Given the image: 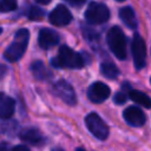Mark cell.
I'll list each match as a JSON object with an SVG mask.
<instances>
[{
    "label": "cell",
    "instance_id": "cell-16",
    "mask_svg": "<svg viewBox=\"0 0 151 151\" xmlns=\"http://www.w3.org/2000/svg\"><path fill=\"white\" fill-rule=\"evenodd\" d=\"M129 97H130L131 100H133L138 105H142V106H144L146 109L151 107V98L147 94H145V93H143L140 91L130 88L129 90Z\"/></svg>",
    "mask_w": 151,
    "mask_h": 151
},
{
    "label": "cell",
    "instance_id": "cell-23",
    "mask_svg": "<svg viewBox=\"0 0 151 151\" xmlns=\"http://www.w3.org/2000/svg\"><path fill=\"white\" fill-rule=\"evenodd\" d=\"M0 151H13V147L8 143L2 142V143H0Z\"/></svg>",
    "mask_w": 151,
    "mask_h": 151
},
{
    "label": "cell",
    "instance_id": "cell-3",
    "mask_svg": "<svg viewBox=\"0 0 151 151\" xmlns=\"http://www.w3.org/2000/svg\"><path fill=\"white\" fill-rule=\"evenodd\" d=\"M106 41L111 52L118 59L123 60L126 58V38L120 27L118 26L111 27L107 32Z\"/></svg>",
    "mask_w": 151,
    "mask_h": 151
},
{
    "label": "cell",
    "instance_id": "cell-29",
    "mask_svg": "<svg viewBox=\"0 0 151 151\" xmlns=\"http://www.w3.org/2000/svg\"><path fill=\"white\" fill-rule=\"evenodd\" d=\"M1 32H2V29H1V28H0V33H1Z\"/></svg>",
    "mask_w": 151,
    "mask_h": 151
},
{
    "label": "cell",
    "instance_id": "cell-8",
    "mask_svg": "<svg viewBox=\"0 0 151 151\" xmlns=\"http://www.w3.org/2000/svg\"><path fill=\"white\" fill-rule=\"evenodd\" d=\"M110 93H111L110 87L106 84L101 83V81L93 83L88 87V90H87V97H88V99L92 103H97V104L103 103L104 100H106L110 97Z\"/></svg>",
    "mask_w": 151,
    "mask_h": 151
},
{
    "label": "cell",
    "instance_id": "cell-17",
    "mask_svg": "<svg viewBox=\"0 0 151 151\" xmlns=\"http://www.w3.org/2000/svg\"><path fill=\"white\" fill-rule=\"evenodd\" d=\"M100 72L104 77L109 79H116L119 76V70L118 67L111 63V61H104L100 64Z\"/></svg>",
    "mask_w": 151,
    "mask_h": 151
},
{
    "label": "cell",
    "instance_id": "cell-19",
    "mask_svg": "<svg viewBox=\"0 0 151 151\" xmlns=\"http://www.w3.org/2000/svg\"><path fill=\"white\" fill-rule=\"evenodd\" d=\"M27 17L31 20H40L45 17V11L38 6H32V7H29V9L27 12Z\"/></svg>",
    "mask_w": 151,
    "mask_h": 151
},
{
    "label": "cell",
    "instance_id": "cell-9",
    "mask_svg": "<svg viewBox=\"0 0 151 151\" xmlns=\"http://www.w3.org/2000/svg\"><path fill=\"white\" fill-rule=\"evenodd\" d=\"M48 20L54 26H66L72 21V14L65 5H58L50 13Z\"/></svg>",
    "mask_w": 151,
    "mask_h": 151
},
{
    "label": "cell",
    "instance_id": "cell-26",
    "mask_svg": "<svg viewBox=\"0 0 151 151\" xmlns=\"http://www.w3.org/2000/svg\"><path fill=\"white\" fill-rule=\"evenodd\" d=\"M35 2H38L40 5H46V4L51 2V0H35Z\"/></svg>",
    "mask_w": 151,
    "mask_h": 151
},
{
    "label": "cell",
    "instance_id": "cell-10",
    "mask_svg": "<svg viewBox=\"0 0 151 151\" xmlns=\"http://www.w3.org/2000/svg\"><path fill=\"white\" fill-rule=\"evenodd\" d=\"M123 116H124L125 122L129 125L136 126V127L143 126L145 124V120H146L145 113L143 112L142 109H139L137 106H129L127 109L124 110Z\"/></svg>",
    "mask_w": 151,
    "mask_h": 151
},
{
    "label": "cell",
    "instance_id": "cell-28",
    "mask_svg": "<svg viewBox=\"0 0 151 151\" xmlns=\"http://www.w3.org/2000/svg\"><path fill=\"white\" fill-rule=\"evenodd\" d=\"M117 1H124V0H117Z\"/></svg>",
    "mask_w": 151,
    "mask_h": 151
},
{
    "label": "cell",
    "instance_id": "cell-5",
    "mask_svg": "<svg viewBox=\"0 0 151 151\" xmlns=\"http://www.w3.org/2000/svg\"><path fill=\"white\" fill-rule=\"evenodd\" d=\"M85 123L86 126L88 129V131L98 139L104 140L107 138L109 136V126L106 125V123L94 112L90 113L86 116L85 118Z\"/></svg>",
    "mask_w": 151,
    "mask_h": 151
},
{
    "label": "cell",
    "instance_id": "cell-7",
    "mask_svg": "<svg viewBox=\"0 0 151 151\" xmlns=\"http://www.w3.org/2000/svg\"><path fill=\"white\" fill-rule=\"evenodd\" d=\"M52 92L68 105H74L77 103L76 92H74L72 85L70 83H67L66 80L61 79V80L54 83L52 86Z\"/></svg>",
    "mask_w": 151,
    "mask_h": 151
},
{
    "label": "cell",
    "instance_id": "cell-18",
    "mask_svg": "<svg viewBox=\"0 0 151 151\" xmlns=\"http://www.w3.org/2000/svg\"><path fill=\"white\" fill-rule=\"evenodd\" d=\"M15 129H17V123L13 120L8 122V119H2V122H0V134L12 133Z\"/></svg>",
    "mask_w": 151,
    "mask_h": 151
},
{
    "label": "cell",
    "instance_id": "cell-21",
    "mask_svg": "<svg viewBox=\"0 0 151 151\" xmlns=\"http://www.w3.org/2000/svg\"><path fill=\"white\" fill-rule=\"evenodd\" d=\"M126 99H127V94L125 92H123V91L117 92L114 94V97H113V100H114L116 104H124L126 101Z\"/></svg>",
    "mask_w": 151,
    "mask_h": 151
},
{
    "label": "cell",
    "instance_id": "cell-6",
    "mask_svg": "<svg viewBox=\"0 0 151 151\" xmlns=\"http://www.w3.org/2000/svg\"><path fill=\"white\" fill-rule=\"evenodd\" d=\"M133 63L137 70H142L146 65V45L139 34H134L131 44Z\"/></svg>",
    "mask_w": 151,
    "mask_h": 151
},
{
    "label": "cell",
    "instance_id": "cell-22",
    "mask_svg": "<svg viewBox=\"0 0 151 151\" xmlns=\"http://www.w3.org/2000/svg\"><path fill=\"white\" fill-rule=\"evenodd\" d=\"M64 1H66L68 5H71L73 7H80L85 4L86 0H64Z\"/></svg>",
    "mask_w": 151,
    "mask_h": 151
},
{
    "label": "cell",
    "instance_id": "cell-2",
    "mask_svg": "<svg viewBox=\"0 0 151 151\" xmlns=\"http://www.w3.org/2000/svg\"><path fill=\"white\" fill-rule=\"evenodd\" d=\"M28 40H29L28 29L21 28L19 31H17L13 42L6 48V51L4 53L5 59L11 61V63L18 61L24 55V53L27 48V45H28Z\"/></svg>",
    "mask_w": 151,
    "mask_h": 151
},
{
    "label": "cell",
    "instance_id": "cell-20",
    "mask_svg": "<svg viewBox=\"0 0 151 151\" xmlns=\"http://www.w3.org/2000/svg\"><path fill=\"white\" fill-rule=\"evenodd\" d=\"M17 6V0H0V12L14 11Z\"/></svg>",
    "mask_w": 151,
    "mask_h": 151
},
{
    "label": "cell",
    "instance_id": "cell-13",
    "mask_svg": "<svg viewBox=\"0 0 151 151\" xmlns=\"http://www.w3.org/2000/svg\"><path fill=\"white\" fill-rule=\"evenodd\" d=\"M15 110V101L9 96L0 92V119H9Z\"/></svg>",
    "mask_w": 151,
    "mask_h": 151
},
{
    "label": "cell",
    "instance_id": "cell-27",
    "mask_svg": "<svg viewBox=\"0 0 151 151\" xmlns=\"http://www.w3.org/2000/svg\"><path fill=\"white\" fill-rule=\"evenodd\" d=\"M76 151H85V150H84V149H80V147H78Z\"/></svg>",
    "mask_w": 151,
    "mask_h": 151
},
{
    "label": "cell",
    "instance_id": "cell-14",
    "mask_svg": "<svg viewBox=\"0 0 151 151\" xmlns=\"http://www.w3.org/2000/svg\"><path fill=\"white\" fill-rule=\"evenodd\" d=\"M119 18H120V20H122L129 28H132V29L137 28V25H138L137 18H136L134 11H133L131 7L126 6V7L120 8V11H119Z\"/></svg>",
    "mask_w": 151,
    "mask_h": 151
},
{
    "label": "cell",
    "instance_id": "cell-4",
    "mask_svg": "<svg viewBox=\"0 0 151 151\" xmlns=\"http://www.w3.org/2000/svg\"><path fill=\"white\" fill-rule=\"evenodd\" d=\"M85 19L91 25H100L110 19V11L101 2H91L85 11Z\"/></svg>",
    "mask_w": 151,
    "mask_h": 151
},
{
    "label": "cell",
    "instance_id": "cell-11",
    "mask_svg": "<svg viewBox=\"0 0 151 151\" xmlns=\"http://www.w3.org/2000/svg\"><path fill=\"white\" fill-rule=\"evenodd\" d=\"M59 35L55 31L51 28H41L39 32L38 44L42 50H50L59 44Z\"/></svg>",
    "mask_w": 151,
    "mask_h": 151
},
{
    "label": "cell",
    "instance_id": "cell-25",
    "mask_svg": "<svg viewBox=\"0 0 151 151\" xmlns=\"http://www.w3.org/2000/svg\"><path fill=\"white\" fill-rule=\"evenodd\" d=\"M13 151H31V150L24 145H17V146H13Z\"/></svg>",
    "mask_w": 151,
    "mask_h": 151
},
{
    "label": "cell",
    "instance_id": "cell-12",
    "mask_svg": "<svg viewBox=\"0 0 151 151\" xmlns=\"http://www.w3.org/2000/svg\"><path fill=\"white\" fill-rule=\"evenodd\" d=\"M19 137L21 140L32 144V145H41L45 143V137L41 134V132L38 129L34 127H26L20 131Z\"/></svg>",
    "mask_w": 151,
    "mask_h": 151
},
{
    "label": "cell",
    "instance_id": "cell-15",
    "mask_svg": "<svg viewBox=\"0 0 151 151\" xmlns=\"http://www.w3.org/2000/svg\"><path fill=\"white\" fill-rule=\"evenodd\" d=\"M31 71L34 76V78L38 79V80H46L51 77V73L48 72V70L46 68L44 63L40 61V60H35L34 63H32Z\"/></svg>",
    "mask_w": 151,
    "mask_h": 151
},
{
    "label": "cell",
    "instance_id": "cell-1",
    "mask_svg": "<svg viewBox=\"0 0 151 151\" xmlns=\"http://www.w3.org/2000/svg\"><path fill=\"white\" fill-rule=\"evenodd\" d=\"M51 64L59 68H81L85 65V58L80 53L74 52L71 47L63 45L59 48L57 58H53Z\"/></svg>",
    "mask_w": 151,
    "mask_h": 151
},
{
    "label": "cell",
    "instance_id": "cell-24",
    "mask_svg": "<svg viewBox=\"0 0 151 151\" xmlns=\"http://www.w3.org/2000/svg\"><path fill=\"white\" fill-rule=\"evenodd\" d=\"M7 71H8V68H7V66L6 65H4V64H0V80L7 74Z\"/></svg>",
    "mask_w": 151,
    "mask_h": 151
}]
</instances>
